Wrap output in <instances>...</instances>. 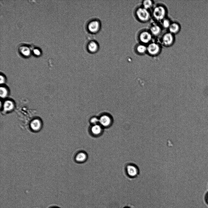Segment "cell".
<instances>
[{
  "label": "cell",
  "mask_w": 208,
  "mask_h": 208,
  "mask_svg": "<svg viewBox=\"0 0 208 208\" xmlns=\"http://www.w3.org/2000/svg\"><path fill=\"white\" fill-rule=\"evenodd\" d=\"M151 13L152 17L155 22L159 23L167 17V10L164 5L158 4L154 5Z\"/></svg>",
  "instance_id": "cell-1"
},
{
  "label": "cell",
  "mask_w": 208,
  "mask_h": 208,
  "mask_svg": "<svg viewBox=\"0 0 208 208\" xmlns=\"http://www.w3.org/2000/svg\"><path fill=\"white\" fill-rule=\"evenodd\" d=\"M134 15L137 20L142 23L149 22L152 18L150 11L145 9L141 5L135 9Z\"/></svg>",
  "instance_id": "cell-2"
},
{
  "label": "cell",
  "mask_w": 208,
  "mask_h": 208,
  "mask_svg": "<svg viewBox=\"0 0 208 208\" xmlns=\"http://www.w3.org/2000/svg\"><path fill=\"white\" fill-rule=\"evenodd\" d=\"M154 37L149 29H143L138 33L137 39L139 43L147 45L152 41Z\"/></svg>",
  "instance_id": "cell-3"
},
{
  "label": "cell",
  "mask_w": 208,
  "mask_h": 208,
  "mask_svg": "<svg viewBox=\"0 0 208 208\" xmlns=\"http://www.w3.org/2000/svg\"><path fill=\"white\" fill-rule=\"evenodd\" d=\"M175 41V35L168 31L162 34L160 37L159 42L162 46L168 47L172 46Z\"/></svg>",
  "instance_id": "cell-4"
},
{
  "label": "cell",
  "mask_w": 208,
  "mask_h": 208,
  "mask_svg": "<svg viewBox=\"0 0 208 208\" xmlns=\"http://www.w3.org/2000/svg\"><path fill=\"white\" fill-rule=\"evenodd\" d=\"M162 46L159 42L153 41L147 45V54L152 56H157L161 51Z\"/></svg>",
  "instance_id": "cell-5"
},
{
  "label": "cell",
  "mask_w": 208,
  "mask_h": 208,
  "mask_svg": "<svg viewBox=\"0 0 208 208\" xmlns=\"http://www.w3.org/2000/svg\"><path fill=\"white\" fill-rule=\"evenodd\" d=\"M101 24L100 21L94 19L90 21L87 25V28L89 32L94 33L98 32L101 28Z\"/></svg>",
  "instance_id": "cell-6"
},
{
  "label": "cell",
  "mask_w": 208,
  "mask_h": 208,
  "mask_svg": "<svg viewBox=\"0 0 208 208\" xmlns=\"http://www.w3.org/2000/svg\"><path fill=\"white\" fill-rule=\"evenodd\" d=\"M127 175L131 178H136L139 175V170L138 166L134 164H128L126 167Z\"/></svg>",
  "instance_id": "cell-7"
},
{
  "label": "cell",
  "mask_w": 208,
  "mask_h": 208,
  "mask_svg": "<svg viewBox=\"0 0 208 208\" xmlns=\"http://www.w3.org/2000/svg\"><path fill=\"white\" fill-rule=\"evenodd\" d=\"M148 29L153 37H158L162 35L163 29L159 23L155 22L150 24Z\"/></svg>",
  "instance_id": "cell-8"
},
{
  "label": "cell",
  "mask_w": 208,
  "mask_h": 208,
  "mask_svg": "<svg viewBox=\"0 0 208 208\" xmlns=\"http://www.w3.org/2000/svg\"><path fill=\"white\" fill-rule=\"evenodd\" d=\"M99 124L102 127H107L110 126L112 122V119L108 115L103 114L99 118Z\"/></svg>",
  "instance_id": "cell-9"
},
{
  "label": "cell",
  "mask_w": 208,
  "mask_h": 208,
  "mask_svg": "<svg viewBox=\"0 0 208 208\" xmlns=\"http://www.w3.org/2000/svg\"><path fill=\"white\" fill-rule=\"evenodd\" d=\"M30 127L32 132H37L40 131L41 129L42 124L40 120L35 119L31 121L30 124Z\"/></svg>",
  "instance_id": "cell-10"
},
{
  "label": "cell",
  "mask_w": 208,
  "mask_h": 208,
  "mask_svg": "<svg viewBox=\"0 0 208 208\" xmlns=\"http://www.w3.org/2000/svg\"><path fill=\"white\" fill-rule=\"evenodd\" d=\"M181 29L180 24L176 21H172L168 29V31L175 35L180 32Z\"/></svg>",
  "instance_id": "cell-11"
},
{
  "label": "cell",
  "mask_w": 208,
  "mask_h": 208,
  "mask_svg": "<svg viewBox=\"0 0 208 208\" xmlns=\"http://www.w3.org/2000/svg\"><path fill=\"white\" fill-rule=\"evenodd\" d=\"M134 51L136 54L142 55L147 53V45L139 43L135 46Z\"/></svg>",
  "instance_id": "cell-12"
},
{
  "label": "cell",
  "mask_w": 208,
  "mask_h": 208,
  "mask_svg": "<svg viewBox=\"0 0 208 208\" xmlns=\"http://www.w3.org/2000/svg\"><path fill=\"white\" fill-rule=\"evenodd\" d=\"M99 48V44L97 42L95 41H90L88 43L87 46V51L90 53L96 52Z\"/></svg>",
  "instance_id": "cell-13"
},
{
  "label": "cell",
  "mask_w": 208,
  "mask_h": 208,
  "mask_svg": "<svg viewBox=\"0 0 208 208\" xmlns=\"http://www.w3.org/2000/svg\"><path fill=\"white\" fill-rule=\"evenodd\" d=\"M145 9L150 10L153 9L154 6V2L151 0H145L143 1L141 5Z\"/></svg>",
  "instance_id": "cell-14"
},
{
  "label": "cell",
  "mask_w": 208,
  "mask_h": 208,
  "mask_svg": "<svg viewBox=\"0 0 208 208\" xmlns=\"http://www.w3.org/2000/svg\"><path fill=\"white\" fill-rule=\"evenodd\" d=\"M90 131L93 135H98L101 133L102 131V127L99 124L93 125L91 127Z\"/></svg>",
  "instance_id": "cell-15"
},
{
  "label": "cell",
  "mask_w": 208,
  "mask_h": 208,
  "mask_svg": "<svg viewBox=\"0 0 208 208\" xmlns=\"http://www.w3.org/2000/svg\"><path fill=\"white\" fill-rule=\"evenodd\" d=\"M4 110L7 112H10L12 111L14 108V104L11 100L5 101L3 105Z\"/></svg>",
  "instance_id": "cell-16"
},
{
  "label": "cell",
  "mask_w": 208,
  "mask_h": 208,
  "mask_svg": "<svg viewBox=\"0 0 208 208\" xmlns=\"http://www.w3.org/2000/svg\"><path fill=\"white\" fill-rule=\"evenodd\" d=\"M172 22V21L167 17L159 23L163 29L168 30Z\"/></svg>",
  "instance_id": "cell-17"
},
{
  "label": "cell",
  "mask_w": 208,
  "mask_h": 208,
  "mask_svg": "<svg viewBox=\"0 0 208 208\" xmlns=\"http://www.w3.org/2000/svg\"><path fill=\"white\" fill-rule=\"evenodd\" d=\"M87 157V155L85 153L81 152L76 155L75 159L76 161L81 162L85 161Z\"/></svg>",
  "instance_id": "cell-18"
},
{
  "label": "cell",
  "mask_w": 208,
  "mask_h": 208,
  "mask_svg": "<svg viewBox=\"0 0 208 208\" xmlns=\"http://www.w3.org/2000/svg\"><path fill=\"white\" fill-rule=\"evenodd\" d=\"M8 95V91L6 88L4 86L1 87L0 88V96L1 98H4L6 97Z\"/></svg>",
  "instance_id": "cell-19"
},
{
  "label": "cell",
  "mask_w": 208,
  "mask_h": 208,
  "mask_svg": "<svg viewBox=\"0 0 208 208\" xmlns=\"http://www.w3.org/2000/svg\"><path fill=\"white\" fill-rule=\"evenodd\" d=\"M99 118L96 117H93L90 120V122L92 125L99 124Z\"/></svg>",
  "instance_id": "cell-20"
},
{
  "label": "cell",
  "mask_w": 208,
  "mask_h": 208,
  "mask_svg": "<svg viewBox=\"0 0 208 208\" xmlns=\"http://www.w3.org/2000/svg\"><path fill=\"white\" fill-rule=\"evenodd\" d=\"M5 77L2 75L0 76V83L1 84H3L4 83L5 81Z\"/></svg>",
  "instance_id": "cell-21"
},
{
  "label": "cell",
  "mask_w": 208,
  "mask_h": 208,
  "mask_svg": "<svg viewBox=\"0 0 208 208\" xmlns=\"http://www.w3.org/2000/svg\"><path fill=\"white\" fill-rule=\"evenodd\" d=\"M39 51L37 49H35L34 50V53L36 55H39L40 54Z\"/></svg>",
  "instance_id": "cell-22"
},
{
  "label": "cell",
  "mask_w": 208,
  "mask_h": 208,
  "mask_svg": "<svg viewBox=\"0 0 208 208\" xmlns=\"http://www.w3.org/2000/svg\"><path fill=\"white\" fill-rule=\"evenodd\" d=\"M207 200L208 202V196H207Z\"/></svg>",
  "instance_id": "cell-23"
},
{
  "label": "cell",
  "mask_w": 208,
  "mask_h": 208,
  "mask_svg": "<svg viewBox=\"0 0 208 208\" xmlns=\"http://www.w3.org/2000/svg\"></svg>",
  "instance_id": "cell-24"
}]
</instances>
